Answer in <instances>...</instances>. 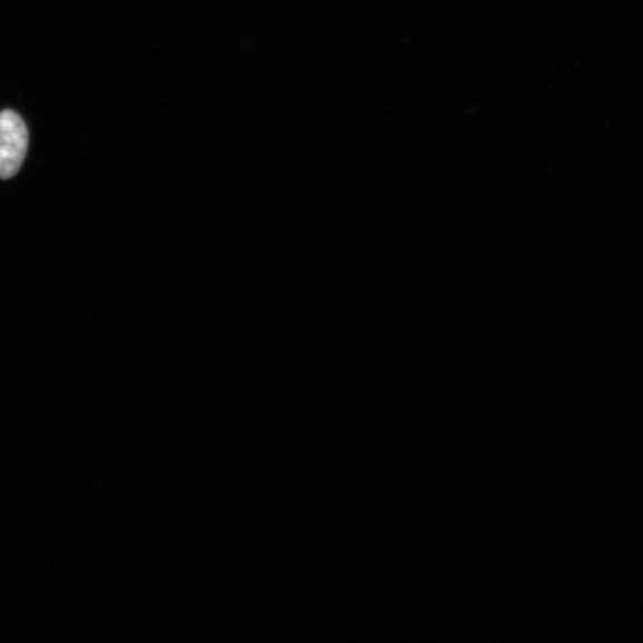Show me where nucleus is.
Instances as JSON below:
<instances>
[{"label":"nucleus","mask_w":643,"mask_h":643,"mask_svg":"<svg viewBox=\"0 0 643 643\" xmlns=\"http://www.w3.org/2000/svg\"><path fill=\"white\" fill-rule=\"evenodd\" d=\"M29 133L22 117L12 110L0 112V179L19 174L27 157Z\"/></svg>","instance_id":"f257e3e1"}]
</instances>
